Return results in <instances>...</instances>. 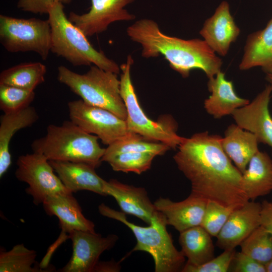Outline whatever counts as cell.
Wrapping results in <instances>:
<instances>
[{
    "mask_svg": "<svg viewBox=\"0 0 272 272\" xmlns=\"http://www.w3.org/2000/svg\"><path fill=\"white\" fill-rule=\"evenodd\" d=\"M34 107L28 106L21 110L4 113L0 120V177L7 171L12 163L10 142L20 129L29 127L38 119Z\"/></svg>",
    "mask_w": 272,
    "mask_h": 272,
    "instance_id": "cell-24",
    "label": "cell"
},
{
    "mask_svg": "<svg viewBox=\"0 0 272 272\" xmlns=\"http://www.w3.org/2000/svg\"><path fill=\"white\" fill-rule=\"evenodd\" d=\"M98 139L71 120L65 121L60 125L49 124L45 135L34 140L31 148L48 160L84 162L97 168L105 150Z\"/></svg>",
    "mask_w": 272,
    "mask_h": 272,
    "instance_id": "cell-3",
    "label": "cell"
},
{
    "mask_svg": "<svg viewBox=\"0 0 272 272\" xmlns=\"http://www.w3.org/2000/svg\"><path fill=\"white\" fill-rule=\"evenodd\" d=\"M88 12L81 15L72 12L69 19L87 36L102 33L113 22L131 21L135 16L124 8L134 0H90Z\"/></svg>",
    "mask_w": 272,
    "mask_h": 272,
    "instance_id": "cell-12",
    "label": "cell"
},
{
    "mask_svg": "<svg viewBox=\"0 0 272 272\" xmlns=\"http://www.w3.org/2000/svg\"><path fill=\"white\" fill-rule=\"evenodd\" d=\"M57 80L87 104L108 110L126 120L127 111L117 74L95 65L86 73L80 74L60 65L57 68Z\"/></svg>",
    "mask_w": 272,
    "mask_h": 272,
    "instance_id": "cell-6",
    "label": "cell"
},
{
    "mask_svg": "<svg viewBox=\"0 0 272 272\" xmlns=\"http://www.w3.org/2000/svg\"><path fill=\"white\" fill-rule=\"evenodd\" d=\"M127 34L141 44L145 58L164 56L172 69L186 78L191 71L199 69L209 79L221 71L223 61L204 40H184L162 33L158 25L149 19H142L129 26Z\"/></svg>",
    "mask_w": 272,
    "mask_h": 272,
    "instance_id": "cell-2",
    "label": "cell"
},
{
    "mask_svg": "<svg viewBox=\"0 0 272 272\" xmlns=\"http://www.w3.org/2000/svg\"><path fill=\"white\" fill-rule=\"evenodd\" d=\"M240 29L232 16L227 1L222 2L214 14L203 23L199 34L210 47L219 55L226 56L237 39Z\"/></svg>",
    "mask_w": 272,
    "mask_h": 272,
    "instance_id": "cell-15",
    "label": "cell"
},
{
    "mask_svg": "<svg viewBox=\"0 0 272 272\" xmlns=\"http://www.w3.org/2000/svg\"><path fill=\"white\" fill-rule=\"evenodd\" d=\"M34 91L0 84V109L4 113L15 112L30 106Z\"/></svg>",
    "mask_w": 272,
    "mask_h": 272,
    "instance_id": "cell-31",
    "label": "cell"
},
{
    "mask_svg": "<svg viewBox=\"0 0 272 272\" xmlns=\"http://www.w3.org/2000/svg\"><path fill=\"white\" fill-rule=\"evenodd\" d=\"M260 226L272 234V202L264 200L261 203Z\"/></svg>",
    "mask_w": 272,
    "mask_h": 272,
    "instance_id": "cell-36",
    "label": "cell"
},
{
    "mask_svg": "<svg viewBox=\"0 0 272 272\" xmlns=\"http://www.w3.org/2000/svg\"><path fill=\"white\" fill-rule=\"evenodd\" d=\"M133 62L131 55H128L126 63L120 66L122 72L120 91L126 108L125 121L127 128L130 131L146 139L165 144L170 149L178 148L184 138L177 133V124L173 117L165 115L155 121L143 110L130 78V69Z\"/></svg>",
    "mask_w": 272,
    "mask_h": 272,
    "instance_id": "cell-7",
    "label": "cell"
},
{
    "mask_svg": "<svg viewBox=\"0 0 272 272\" xmlns=\"http://www.w3.org/2000/svg\"><path fill=\"white\" fill-rule=\"evenodd\" d=\"M232 264L234 272H266L264 265L242 251L236 252Z\"/></svg>",
    "mask_w": 272,
    "mask_h": 272,
    "instance_id": "cell-34",
    "label": "cell"
},
{
    "mask_svg": "<svg viewBox=\"0 0 272 272\" xmlns=\"http://www.w3.org/2000/svg\"><path fill=\"white\" fill-rule=\"evenodd\" d=\"M259 66L272 74V17L262 29L247 36L239 68L246 71Z\"/></svg>",
    "mask_w": 272,
    "mask_h": 272,
    "instance_id": "cell-21",
    "label": "cell"
},
{
    "mask_svg": "<svg viewBox=\"0 0 272 272\" xmlns=\"http://www.w3.org/2000/svg\"><path fill=\"white\" fill-rule=\"evenodd\" d=\"M236 251L235 249L225 250L216 257L198 266L185 263L182 272H227L229 270Z\"/></svg>",
    "mask_w": 272,
    "mask_h": 272,
    "instance_id": "cell-33",
    "label": "cell"
},
{
    "mask_svg": "<svg viewBox=\"0 0 272 272\" xmlns=\"http://www.w3.org/2000/svg\"><path fill=\"white\" fill-rule=\"evenodd\" d=\"M243 188L249 200L268 194L272 191V159L258 151L242 174Z\"/></svg>",
    "mask_w": 272,
    "mask_h": 272,
    "instance_id": "cell-23",
    "label": "cell"
},
{
    "mask_svg": "<svg viewBox=\"0 0 272 272\" xmlns=\"http://www.w3.org/2000/svg\"><path fill=\"white\" fill-rule=\"evenodd\" d=\"M265 79L268 82L272 90V74H266Z\"/></svg>",
    "mask_w": 272,
    "mask_h": 272,
    "instance_id": "cell-39",
    "label": "cell"
},
{
    "mask_svg": "<svg viewBox=\"0 0 272 272\" xmlns=\"http://www.w3.org/2000/svg\"><path fill=\"white\" fill-rule=\"evenodd\" d=\"M272 90L268 85L247 105L236 109L231 115L237 125L252 133L258 143L272 151V116L269 104Z\"/></svg>",
    "mask_w": 272,
    "mask_h": 272,
    "instance_id": "cell-13",
    "label": "cell"
},
{
    "mask_svg": "<svg viewBox=\"0 0 272 272\" xmlns=\"http://www.w3.org/2000/svg\"><path fill=\"white\" fill-rule=\"evenodd\" d=\"M67 106L70 120L95 134L104 145L108 146L133 132L125 120L108 110L90 105L82 99L70 101Z\"/></svg>",
    "mask_w": 272,
    "mask_h": 272,
    "instance_id": "cell-10",
    "label": "cell"
},
{
    "mask_svg": "<svg viewBox=\"0 0 272 272\" xmlns=\"http://www.w3.org/2000/svg\"><path fill=\"white\" fill-rule=\"evenodd\" d=\"M48 15L51 29V52L76 66L93 63L104 71L119 73L120 66L103 52L95 49L87 36L66 17L63 4H54Z\"/></svg>",
    "mask_w": 272,
    "mask_h": 272,
    "instance_id": "cell-4",
    "label": "cell"
},
{
    "mask_svg": "<svg viewBox=\"0 0 272 272\" xmlns=\"http://www.w3.org/2000/svg\"><path fill=\"white\" fill-rule=\"evenodd\" d=\"M119 262L114 261H99L94 272H116L120 271Z\"/></svg>",
    "mask_w": 272,
    "mask_h": 272,
    "instance_id": "cell-37",
    "label": "cell"
},
{
    "mask_svg": "<svg viewBox=\"0 0 272 272\" xmlns=\"http://www.w3.org/2000/svg\"><path fill=\"white\" fill-rule=\"evenodd\" d=\"M72 241L73 253L61 272H94L103 252L111 249L118 239L115 234L102 237L96 232L74 230L67 236Z\"/></svg>",
    "mask_w": 272,
    "mask_h": 272,
    "instance_id": "cell-11",
    "label": "cell"
},
{
    "mask_svg": "<svg viewBox=\"0 0 272 272\" xmlns=\"http://www.w3.org/2000/svg\"><path fill=\"white\" fill-rule=\"evenodd\" d=\"M55 172L71 192L88 190L106 196L105 180L96 173L94 166L84 162L49 160Z\"/></svg>",
    "mask_w": 272,
    "mask_h": 272,
    "instance_id": "cell-19",
    "label": "cell"
},
{
    "mask_svg": "<svg viewBox=\"0 0 272 272\" xmlns=\"http://www.w3.org/2000/svg\"><path fill=\"white\" fill-rule=\"evenodd\" d=\"M104 191L106 196H111L116 200L122 212L133 215L148 225L159 214L143 187L126 184L111 179L104 181Z\"/></svg>",
    "mask_w": 272,
    "mask_h": 272,
    "instance_id": "cell-17",
    "label": "cell"
},
{
    "mask_svg": "<svg viewBox=\"0 0 272 272\" xmlns=\"http://www.w3.org/2000/svg\"><path fill=\"white\" fill-rule=\"evenodd\" d=\"M46 214L56 216L63 234L74 230L95 232V224L87 219L73 193L55 194L48 197L42 203Z\"/></svg>",
    "mask_w": 272,
    "mask_h": 272,
    "instance_id": "cell-18",
    "label": "cell"
},
{
    "mask_svg": "<svg viewBox=\"0 0 272 272\" xmlns=\"http://www.w3.org/2000/svg\"><path fill=\"white\" fill-rule=\"evenodd\" d=\"M266 272H272V257L270 260L265 265Z\"/></svg>",
    "mask_w": 272,
    "mask_h": 272,
    "instance_id": "cell-38",
    "label": "cell"
},
{
    "mask_svg": "<svg viewBox=\"0 0 272 272\" xmlns=\"http://www.w3.org/2000/svg\"><path fill=\"white\" fill-rule=\"evenodd\" d=\"M208 200L190 193L184 200L174 201L159 197L154 202L157 210L164 217L167 225L179 233L201 226Z\"/></svg>",
    "mask_w": 272,
    "mask_h": 272,
    "instance_id": "cell-16",
    "label": "cell"
},
{
    "mask_svg": "<svg viewBox=\"0 0 272 272\" xmlns=\"http://www.w3.org/2000/svg\"><path fill=\"white\" fill-rule=\"evenodd\" d=\"M0 41L9 52L33 51L47 59L51 48L48 19H23L0 15Z\"/></svg>",
    "mask_w": 272,
    "mask_h": 272,
    "instance_id": "cell-8",
    "label": "cell"
},
{
    "mask_svg": "<svg viewBox=\"0 0 272 272\" xmlns=\"http://www.w3.org/2000/svg\"><path fill=\"white\" fill-rule=\"evenodd\" d=\"M46 67L40 62L21 63L3 71L0 84L34 91L45 80Z\"/></svg>",
    "mask_w": 272,
    "mask_h": 272,
    "instance_id": "cell-26",
    "label": "cell"
},
{
    "mask_svg": "<svg viewBox=\"0 0 272 272\" xmlns=\"http://www.w3.org/2000/svg\"><path fill=\"white\" fill-rule=\"evenodd\" d=\"M239 207L208 200L201 226L212 237H217L232 213Z\"/></svg>",
    "mask_w": 272,
    "mask_h": 272,
    "instance_id": "cell-32",
    "label": "cell"
},
{
    "mask_svg": "<svg viewBox=\"0 0 272 272\" xmlns=\"http://www.w3.org/2000/svg\"><path fill=\"white\" fill-rule=\"evenodd\" d=\"M258 144L254 134L236 124L227 127L221 140L224 152L242 174L251 159L259 151Z\"/></svg>",
    "mask_w": 272,
    "mask_h": 272,
    "instance_id": "cell-22",
    "label": "cell"
},
{
    "mask_svg": "<svg viewBox=\"0 0 272 272\" xmlns=\"http://www.w3.org/2000/svg\"><path fill=\"white\" fill-rule=\"evenodd\" d=\"M72 0H19L17 7L22 11L40 15L48 14L49 9L55 3L69 4Z\"/></svg>",
    "mask_w": 272,
    "mask_h": 272,
    "instance_id": "cell-35",
    "label": "cell"
},
{
    "mask_svg": "<svg viewBox=\"0 0 272 272\" xmlns=\"http://www.w3.org/2000/svg\"><path fill=\"white\" fill-rule=\"evenodd\" d=\"M170 149L165 144L148 140L132 132L108 145L102 158L126 152H149L157 156L161 155Z\"/></svg>",
    "mask_w": 272,
    "mask_h": 272,
    "instance_id": "cell-28",
    "label": "cell"
},
{
    "mask_svg": "<svg viewBox=\"0 0 272 272\" xmlns=\"http://www.w3.org/2000/svg\"><path fill=\"white\" fill-rule=\"evenodd\" d=\"M241 251L265 265L272 257V234L259 226L240 245Z\"/></svg>",
    "mask_w": 272,
    "mask_h": 272,
    "instance_id": "cell-30",
    "label": "cell"
},
{
    "mask_svg": "<svg viewBox=\"0 0 272 272\" xmlns=\"http://www.w3.org/2000/svg\"><path fill=\"white\" fill-rule=\"evenodd\" d=\"M98 211L104 217L123 223L132 232L137 244L129 254L142 251L150 254L154 261L156 272L181 271L185 264V257L175 247L161 213L149 226L143 227L128 221L122 211H116L104 203L99 205Z\"/></svg>",
    "mask_w": 272,
    "mask_h": 272,
    "instance_id": "cell-5",
    "label": "cell"
},
{
    "mask_svg": "<svg viewBox=\"0 0 272 272\" xmlns=\"http://www.w3.org/2000/svg\"><path fill=\"white\" fill-rule=\"evenodd\" d=\"M207 85L211 94L205 99L204 108L215 118L232 115L236 109L250 102L236 94L232 81L227 80L221 71L209 79Z\"/></svg>",
    "mask_w": 272,
    "mask_h": 272,
    "instance_id": "cell-20",
    "label": "cell"
},
{
    "mask_svg": "<svg viewBox=\"0 0 272 272\" xmlns=\"http://www.w3.org/2000/svg\"><path fill=\"white\" fill-rule=\"evenodd\" d=\"M157 155L149 152H126L102 158L115 171L141 174L151 168Z\"/></svg>",
    "mask_w": 272,
    "mask_h": 272,
    "instance_id": "cell-29",
    "label": "cell"
},
{
    "mask_svg": "<svg viewBox=\"0 0 272 272\" xmlns=\"http://www.w3.org/2000/svg\"><path fill=\"white\" fill-rule=\"evenodd\" d=\"M222 138L208 131L184 138L173 159L190 182V193L225 206H241L249 200L242 173L224 152Z\"/></svg>",
    "mask_w": 272,
    "mask_h": 272,
    "instance_id": "cell-1",
    "label": "cell"
},
{
    "mask_svg": "<svg viewBox=\"0 0 272 272\" xmlns=\"http://www.w3.org/2000/svg\"><path fill=\"white\" fill-rule=\"evenodd\" d=\"M37 252L26 247L23 244L16 245L9 251L1 249L0 272L44 271L36 263Z\"/></svg>",
    "mask_w": 272,
    "mask_h": 272,
    "instance_id": "cell-27",
    "label": "cell"
},
{
    "mask_svg": "<svg viewBox=\"0 0 272 272\" xmlns=\"http://www.w3.org/2000/svg\"><path fill=\"white\" fill-rule=\"evenodd\" d=\"M17 166L15 176L28 185L26 192L32 197L35 205L42 204L51 196L71 192L54 173L49 160L41 154L33 152L21 155Z\"/></svg>",
    "mask_w": 272,
    "mask_h": 272,
    "instance_id": "cell-9",
    "label": "cell"
},
{
    "mask_svg": "<svg viewBox=\"0 0 272 272\" xmlns=\"http://www.w3.org/2000/svg\"><path fill=\"white\" fill-rule=\"evenodd\" d=\"M211 236L201 226H195L180 232L179 243L187 264L198 266L214 257Z\"/></svg>",
    "mask_w": 272,
    "mask_h": 272,
    "instance_id": "cell-25",
    "label": "cell"
},
{
    "mask_svg": "<svg viewBox=\"0 0 272 272\" xmlns=\"http://www.w3.org/2000/svg\"><path fill=\"white\" fill-rule=\"evenodd\" d=\"M261 203L249 200L235 209L217 236V245L233 249L260 226Z\"/></svg>",
    "mask_w": 272,
    "mask_h": 272,
    "instance_id": "cell-14",
    "label": "cell"
}]
</instances>
